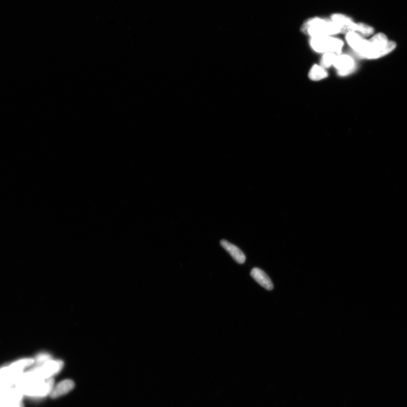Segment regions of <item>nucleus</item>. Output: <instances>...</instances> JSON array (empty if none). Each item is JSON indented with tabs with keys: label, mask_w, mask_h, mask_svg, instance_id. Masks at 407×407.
I'll return each mask as SVG.
<instances>
[{
	"label": "nucleus",
	"mask_w": 407,
	"mask_h": 407,
	"mask_svg": "<svg viewBox=\"0 0 407 407\" xmlns=\"http://www.w3.org/2000/svg\"><path fill=\"white\" fill-rule=\"evenodd\" d=\"M16 385L23 395L31 397L42 398L51 394L54 388V380L52 378L47 379L31 378L24 373Z\"/></svg>",
	"instance_id": "nucleus-1"
},
{
	"label": "nucleus",
	"mask_w": 407,
	"mask_h": 407,
	"mask_svg": "<svg viewBox=\"0 0 407 407\" xmlns=\"http://www.w3.org/2000/svg\"><path fill=\"white\" fill-rule=\"evenodd\" d=\"M304 32L311 37L333 36L343 33L338 25L331 19L320 18L310 19L304 26Z\"/></svg>",
	"instance_id": "nucleus-2"
},
{
	"label": "nucleus",
	"mask_w": 407,
	"mask_h": 407,
	"mask_svg": "<svg viewBox=\"0 0 407 407\" xmlns=\"http://www.w3.org/2000/svg\"><path fill=\"white\" fill-rule=\"evenodd\" d=\"M309 44L315 52L321 53H333L340 55L344 46L341 39L333 36L311 37Z\"/></svg>",
	"instance_id": "nucleus-3"
},
{
	"label": "nucleus",
	"mask_w": 407,
	"mask_h": 407,
	"mask_svg": "<svg viewBox=\"0 0 407 407\" xmlns=\"http://www.w3.org/2000/svg\"><path fill=\"white\" fill-rule=\"evenodd\" d=\"M63 366V363L62 361L50 360L27 372H28L32 378L37 379H47L60 372Z\"/></svg>",
	"instance_id": "nucleus-4"
},
{
	"label": "nucleus",
	"mask_w": 407,
	"mask_h": 407,
	"mask_svg": "<svg viewBox=\"0 0 407 407\" xmlns=\"http://www.w3.org/2000/svg\"><path fill=\"white\" fill-rule=\"evenodd\" d=\"M23 394L18 388H10L0 396V407H23Z\"/></svg>",
	"instance_id": "nucleus-5"
},
{
	"label": "nucleus",
	"mask_w": 407,
	"mask_h": 407,
	"mask_svg": "<svg viewBox=\"0 0 407 407\" xmlns=\"http://www.w3.org/2000/svg\"><path fill=\"white\" fill-rule=\"evenodd\" d=\"M333 65L338 71L340 76H346L353 72L355 63L351 56L340 54L336 55Z\"/></svg>",
	"instance_id": "nucleus-6"
},
{
	"label": "nucleus",
	"mask_w": 407,
	"mask_h": 407,
	"mask_svg": "<svg viewBox=\"0 0 407 407\" xmlns=\"http://www.w3.org/2000/svg\"><path fill=\"white\" fill-rule=\"evenodd\" d=\"M331 20L340 27L343 33L346 34L351 31L356 33L357 24L347 16L342 14H334L331 15Z\"/></svg>",
	"instance_id": "nucleus-7"
},
{
	"label": "nucleus",
	"mask_w": 407,
	"mask_h": 407,
	"mask_svg": "<svg viewBox=\"0 0 407 407\" xmlns=\"http://www.w3.org/2000/svg\"><path fill=\"white\" fill-rule=\"evenodd\" d=\"M251 276L259 285L266 290L271 291L274 288V285L269 276L263 270L258 267L252 269Z\"/></svg>",
	"instance_id": "nucleus-8"
},
{
	"label": "nucleus",
	"mask_w": 407,
	"mask_h": 407,
	"mask_svg": "<svg viewBox=\"0 0 407 407\" xmlns=\"http://www.w3.org/2000/svg\"><path fill=\"white\" fill-rule=\"evenodd\" d=\"M222 247L232 256L234 260L238 263L242 264L245 261V256L242 250L236 245L230 243L226 240H221L220 242Z\"/></svg>",
	"instance_id": "nucleus-9"
},
{
	"label": "nucleus",
	"mask_w": 407,
	"mask_h": 407,
	"mask_svg": "<svg viewBox=\"0 0 407 407\" xmlns=\"http://www.w3.org/2000/svg\"><path fill=\"white\" fill-rule=\"evenodd\" d=\"M74 387L75 383L72 380H64V381L59 383L56 387L53 388L50 394L51 397L52 398L60 397V396L71 392Z\"/></svg>",
	"instance_id": "nucleus-10"
},
{
	"label": "nucleus",
	"mask_w": 407,
	"mask_h": 407,
	"mask_svg": "<svg viewBox=\"0 0 407 407\" xmlns=\"http://www.w3.org/2000/svg\"><path fill=\"white\" fill-rule=\"evenodd\" d=\"M328 73L321 66L314 65L309 71L308 77L313 81H319L328 77Z\"/></svg>",
	"instance_id": "nucleus-11"
},
{
	"label": "nucleus",
	"mask_w": 407,
	"mask_h": 407,
	"mask_svg": "<svg viewBox=\"0 0 407 407\" xmlns=\"http://www.w3.org/2000/svg\"><path fill=\"white\" fill-rule=\"evenodd\" d=\"M336 55L333 53H324L322 58H321V66L325 69L333 65Z\"/></svg>",
	"instance_id": "nucleus-12"
},
{
	"label": "nucleus",
	"mask_w": 407,
	"mask_h": 407,
	"mask_svg": "<svg viewBox=\"0 0 407 407\" xmlns=\"http://www.w3.org/2000/svg\"><path fill=\"white\" fill-rule=\"evenodd\" d=\"M374 32L372 27L363 23H357L356 33L363 37L372 35Z\"/></svg>",
	"instance_id": "nucleus-13"
}]
</instances>
